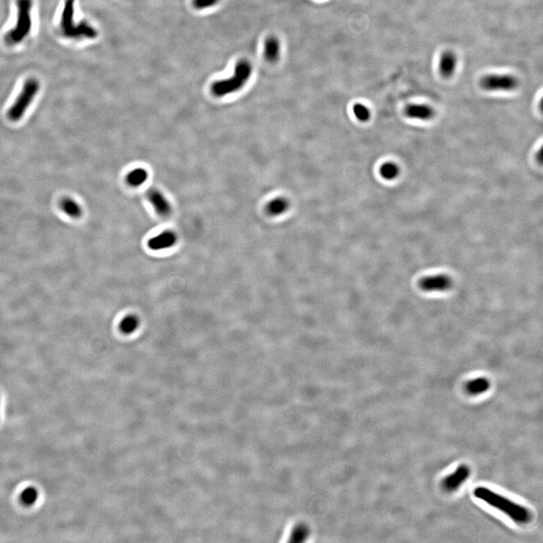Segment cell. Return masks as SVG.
Here are the masks:
<instances>
[{"mask_svg":"<svg viewBox=\"0 0 543 543\" xmlns=\"http://www.w3.org/2000/svg\"><path fill=\"white\" fill-rule=\"evenodd\" d=\"M474 494L479 500L503 511L516 523L526 524L530 520V512L527 508L492 491L487 487H477L475 490Z\"/></svg>","mask_w":543,"mask_h":543,"instance_id":"obj_1","label":"cell"},{"mask_svg":"<svg viewBox=\"0 0 543 543\" xmlns=\"http://www.w3.org/2000/svg\"><path fill=\"white\" fill-rule=\"evenodd\" d=\"M33 0H17V19L15 27L6 33L7 45H16L28 37L32 31Z\"/></svg>","mask_w":543,"mask_h":543,"instance_id":"obj_2","label":"cell"},{"mask_svg":"<svg viewBox=\"0 0 543 543\" xmlns=\"http://www.w3.org/2000/svg\"><path fill=\"white\" fill-rule=\"evenodd\" d=\"M252 74V65L247 60L237 63L233 75L226 80H219L212 85V94L221 98L235 92L245 85Z\"/></svg>","mask_w":543,"mask_h":543,"instance_id":"obj_3","label":"cell"},{"mask_svg":"<svg viewBox=\"0 0 543 543\" xmlns=\"http://www.w3.org/2000/svg\"><path fill=\"white\" fill-rule=\"evenodd\" d=\"M76 0H65L64 9L61 15L60 28L65 37L69 39H80V38H96V30L86 22H80L75 23L74 22V5Z\"/></svg>","mask_w":543,"mask_h":543,"instance_id":"obj_4","label":"cell"},{"mask_svg":"<svg viewBox=\"0 0 543 543\" xmlns=\"http://www.w3.org/2000/svg\"><path fill=\"white\" fill-rule=\"evenodd\" d=\"M40 84L35 78L28 79L23 84L13 105L8 111V117L12 122H17L25 115L28 107L39 92Z\"/></svg>","mask_w":543,"mask_h":543,"instance_id":"obj_5","label":"cell"},{"mask_svg":"<svg viewBox=\"0 0 543 543\" xmlns=\"http://www.w3.org/2000/svg\"><path fill=\"white\" fill-rule=\"evenodd\" d=\"M518 80L514 76L490 74L481 78L480 85L487 91H512L518 86Z\"/></svg>","mask_w":543,"mask_h":543,"instance_id":"obj_6","label":"cell"},{"mask_svg":"<svg viewBox=\"0 0 543 543\" xmlns=\"http://www.w3.org/2000/svg\"><path fill=\"white\" fill-rule=\"evenodd\" d=\"M419 286L423 291H447L452 286V280L447 275L444 274L430 275L421 280Z\"/></svg>","mask_w":543,"mask_h":543,"instance_id":"obj_7","label":"cell"},{"mask_svg":"<svg viewBox=\"0 0 543 543\" xmlns=\"http://www.w3.org/2000/svg\"><path fill=\"white\" fill-rule=\"evenodd\" d=\"M147 200L161 217H169L172 214V207L170 202L162 193L156 189H151L147 193Z\"/></svg>","mask_w":543,"mask_h":543,"instance_id":"obj_8","label":"cell"},{"mask_svg":"<svg viewBox=\"0 0 543 543\" xmlns=\"http://www.w3.org/2000/svg\"><path fill=\"white\" fill-rule=\"evenodd\" d=\"M177 241V237L175 232L173 231L167 230L150 239L147 245L153 251H161L172 248L176 245Z\"/></svg>","mask_w":543,"mask_h":543,"instance_id":"obj_9","label":"cell"},{"mask_svg":"<svg viewBox=\"0 0 543 543\" xmlns=\"http://www.w3.org/2000/svg\"><path fill=\"white\" fill-rule=\"evenodd\" d=\"M470 474V469L467 465H462L459 466L452 474L448 476L443 481V487L447 491L457 490L460 485L468 479Z\"/></svg>","mask_w":543,"mask_h":543,"instance_id":"obj_10","label":"cell"},{"mask_svg":"<svg viewBox=\"0 0 543 543\" xmlns=\"http://www.w3.org/2000/svg\"><path fill=\"white\" fill-rule=\"evenodd\" d=\"M457 65V57L456 54L452 51H445L440 58V74L444 78H451L455 73Z\"/></svg>","mask_w":543,"mask_h":543,"instance_id":"obj_11","label":"cell"},{"mask_svg":"<svg viewBox=\"0 0 543 543\" xmlns=\"http://www.w3.org/2000/svg\"><path fill=\"white\" fill-rule=\"evenodd\" d=\"M405 112L407 116L414 120H430L435 116V110L426 104H410Z\"/></svg>","mask_w":543,"mask_h":543,"instance_id":"obj_12","label":"cell"},{"mask_svg":"<svg viewBox=\"0 0 543 543\" xmlns=\"http://www.w3.org/2000/svg\"><path fill=\"white\" fill-rule=\"evenodd\" d=\"M281 54V43L279 39L275 36H271L266 39L264 42V55L266 60L270 63H275L278 61Z\"/></svg>","mask_w":543,"mask_h":543,"instance_id":"obj_13","label":"cell"},{"mask_svg":"<svg viewBox=\"0 0 543 543\" xmlns=\"http://www.w3.org/2000/svg\"><path fill=\"white\" fill-rule=\"evenodd\" d=\"M59 205L65 215L74 219H79L83 213L80 204L70 197L63 198L60 202Z\"/></svg>","mask_w":543,"mask_h":543,"instance_id":"obj_14","label":"cell"},{"mask_svg":"<svg viewBox=\"0 0 543 543\" xmlns=\"http://www.w3.org/2000/svg\"><path fill=\"white\" fill-rule=\"evenodd\" d=\"M148 172L143 168H137L133 169L126 176V181L132 187H138L148 180Z\"/></svg>","mask_w":543,"mask_h":543,"instance_id":"obj_15","label":"cell"},{"mask_svg":"<svg viewBox=\"0 0 543 543\" xmlns=\"http://www.w3.org/2000/svg\"><path fill=\"white\" fill-rule=\"evenodd\" d=\"M490 388V381L484 377H479L471 380L465 385V389L471 395H479L488 390Z\"/></svg>","mask_w":543,"mask_h":543,"instance_id":"obj_16","label":"cell"},{"mask_svg":"<svg viewBox=\"0 0 543 543\" xmlns=\"http://www.w3.org/2000/svg\"><path fill=\"white\" fill-rule=\"evenodd\" d=\"M288 200L284 198H277L269 202L267 210L269 215L276 216L284 213L289 206Z\"/></svg>","mask_w":543,"mask_h":543,"instance_id":"obj_17","label":"cell"},{"mask_svg":"<svg viewBox=\"0 0 543 543\" xmlns=\"http://www.w3.org/2000/svg\"><path fill=\"white\" fill-rule=\"evenodd\" d=\"M39 491L34 487H28L23 489L20 493V503L25 506H32L39 499Z\"/></svg>","mask_w":543,"mask_h":543,"instance_id":"obj_18","label":"cell"},{"mask_svg":"<svg viewBox=\"0 0 543 543\" xmlns=\"http://www.w3.org/2000/svg\"><path fill=\"white\" fill-rule=\"evenodd\" d=\"M140 321L138 318L134 315L126 316L120 324V330L125 335H131L134 333L139 327Z\"/></svg>","mask_w":543,"mask_h":543,"instance_id":"obj_19","label":"cell"},{"mask_svg":"<svg viewBox=\"0 0 543 543\" xmlns=\"http://www.w3.org/2000/svg\"><path fill=\"white\" fill-rule=\"evenodd\" d=\"M381 175L386 180H394L400 173L399 167L394 162H386L381 166Z\"/></svg>","mask_w":543,"mask_h":543,"instance_id":"obj_20","label":"cell"},{"mask_svg":"<svg viewBox=\"0 0 543 543\" xmlns=\"http://www.w3.org/2000/svg\"><path fill=\"white\" fill-rule=\"evenodd\" d=\"M353 112L358 120L362 122L368 121L370 116V112L368 107L363 104H357L353 107Z\"/></svg>","mask_w":543,"mask_h":543,"instance_id":"obj_21","label":"cell"},{"mask_svg":"<svg viewBox=\"0 0 543 543\" xmlns=\"http://www.w3.org/2000/svg\"><path fill=\"white\" fill-rule=\"evenodd\" d=\"M219 2V0H194L193 6L198 9H207L215 6Z\"/></svg>","mask_w":543,"mask_h":543,"instance_id":"obj_22","label":"cell"}]
</instances>
